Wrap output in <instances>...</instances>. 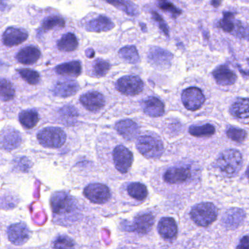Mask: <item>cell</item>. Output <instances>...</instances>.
I'll list each match as a JSON object with an SVG mask.
<instances>
[{
    "mask_svg": "<svg viewBox=\"0 0 249 249\" xmlns=\"http://www.w3.org/2000/svg\"><path fill=\"white\" fill-rule=\"evenodd\" d=\"M17 72L24 81L31 85H36L40 80L39 74L33 70L21 68V69L17 70Z\"/></svg>",
    "mask_w": 249,
    "mask_h": 249,
    "instance_id": "d590c367",
    "label": "cell"
},
{
    "mask_svg": "<svg viewBox=\"0 0 249 249\" xmlns=\"http://www.w3.org/2000/svg\"><path fill=\"white\" fill-rule=\"evenodd\" d=\"M189 132L192 136L210 137L215 134L216 129L213 125L205 124L199 126H192L189 127Z\"/></svg>",
    "mask_w": 249,
    "mask_h": 249,
    "instance_id": "4dcf8cb0",
    "label": "cell"
},
{
    "mask_svg": "<svg viewBox=\"0 0 249 249\" xmlns=\"http://www.w3.org/2000/svg\"><path fill=\"white\" fill-rule=\"evenodd\" d=\"M226 133H227V137L230 139L234 141V142H238V143L243 142L247 137V132L244 129L232 126L227 127Z\"/></svg>",
    "mask_w": 249,
    "mask_h": 249,
    "instance_id": "8d00e7d4",
    "label": "cell"
},
{
    "mask_svg": "<svg viewBox=\"0 0 249 249\" xmlns=\"http://www.w3.org/2000/svg\"><path fill=\"white\" fill-rule=\"evenodd\" d=\"M191 172L186 167H174L169 168L164 174V180L170 184L184 183L190 178Z\"/></svg>",
    "mask_w": 249,
    "mask_h": 249,
    "instance_id": "2e32d148",
    "label": "cell"
},
{
    "mask_svg": "<svg viewBox=\"0 0 249 249\" xmlns=\"http://www.w3.org/2000/svg\"><path fill=\"white\" fill-rule=\"evenodd\" d=\"M39 143L45 148H58L65 143L66 135L58 127H46L39 131L37 135Z\"/></svg>",
    "mask_w": 249,
    "mask_h": 249,
    "instance_id": "5b68a950",
    "label": "cell"
},
{
    "mask_svg": "<svg viewBox=\"0 0 249 249\" xmlns=\"http://www.w3.org/2000/svg\"><path fill=\"white\" fill-rule=\"evenodd\" d=\"M151 16H152L153 19H154V21L158 24L159 27H160V30L164 33V34L166 35V36L168 37V27H167L166 21H165L164 20H163V18H162L161 16H160V14H157V12L151 13Z\"/></svg>",
    "mask_w": 249,
    "mask_h": 249,
    "instance_id": "60d3db41",
    "label": "cell"
},
{
    "mask_svg": "<svg viewBox=\"0 0 249 249\" xmlns=\"http://www.w3.org/2000/svg\"><path fill=\"white\" fill-rule=\"evenodd\" d=\"M56 73L64 76L77 77L81 73L82 67L77 61L61 64L55 68Z\"/></svg>",
    "mask_w": 249,
    "mask_h": 249,
    "instance_id": "603a6c76",
    "label": "cell"
},
{
    "mask_svg": "<svg viewBox=\"0 0 249 249\" xmlns=\"http://www.w3.org/2000/svg\"><path fill=\"white\" fill-rule=\"evenodd\" d=\"M216 82L221 87L233 85L237 81V75L227 65H219L212 72Z\"/></svg>",
    "mask_w": 249,
    "mask_h": 249,
    "instance_id": "4fadbf2b",
    "label": "cell"
},
{
    "mask_svg": "<svg viewBox=\"0 0 249 249\" xmlns=\"http://www.w3.org/2000/svg\"><path fill=\"white\" fill-rule=\"evenodd\" d=\"M29 37V34L23 29L10 27L2 36V42L6 46L13 47L23 43Z\"/></svg>",
    "mask_w": 249,
    "mask_h": 249,
    "instance_id": "9a60e30c",
    "label": "cell"
},
{
    "mask_svg": "<svg viewBox=\"0 0 249 249\" xmlns=\"http://www.w3.org/2000/svg\"><path fill=\"white\" fill-rule=\"evenodd\" d=\"M50 206L54 222L66 224L75 219L77 215V202L72 196L65 192H55L50 198Z\"/></svg>",
    "mask_w": 249,
    "mask_h": 249,
    "instance_id": "6da1fadb",
    "label": "cell"
},
{
    "mask_svg": "<svg viewBox=\"0 0 249 249\" xmlns=\"http://www.w3.org/2000/svg\"><path fill=\"white\" fill-rule=\"evenodd\" d=\"M221 3V2H212V4L213 5H214V7H217L216 6V4H220Z\"/></svg>",
    "mask_w": 249,
    "mask_h": 249,
    "instance_id": "f6af8a7d",
    "label": "cell"
},
{
    "mask_svg": "<svg viewBox=\"0 0 249 249\" xmlns=\"http://www.w3.org/2000/svg\"><path fill=\"white\" fill-rule=\"evenodd\" d=\"M157 229L161 237L166 240H172L177 235V224L176 221L170 217L162 218L159 222Z\"/></svg>",
    "mask_w": 249,
    "mask_h": 249,
    "instance_id": "44dd1931",
    "label": "cell"
},
{
    "mask_svg": "<svg viewBox=\"0 0 249 249\" xmlns=\"http://www.w3.org/2000/svg\"><path fill=\"white\" fill-rule=\"evenodd\" d=\"M113 160L118 171L125 173L132 166L133 157L130 150L123 145H118L114 149Z\"/></svg>",
    "mask_w": 249,
    "mask_h": 249,
    "instance_id": "30bf717a",
    "label": "cell"
},
{
    "mask_svg": "<svg viewBox=\"0 0 249 249\" xmlns=\"http://www.w3.org/2000/svg\"><path fill=\"white\" fill-rule=\"evenodd\" d=\"M40 56V51L36 46H29L17 52L16 59L23 65H33L39 60Z\"/></svg>",
    "mask_w": 249,
    "mask_h": 249,
    "instance_id": "ffe728a7",
    "label": "cell"
},
{
    "mask_svg": "<svg viewBox=\"0 0 249 249\" xmlns=\"http://www.w3.org/2000/svg\"><path fill=\"white\" fill-rule=\"evenodd\" d=\"M6 237L14 246H21L31 238L32 231L26 223H14L7 227Z\"/></svg>",
    "mask_w": 249,
    "mask_h": 249,
    "instance_id": "8992f818",
    "label": "cell"
},
{
    "mask_svg": "<svg viewBox=\"0 0 249 249\" xmlns=\"http://www.w3.org/2000/svg\"><path fill=\"white\" fill-rule=\"evenodd\" d=\"M237 249H249V235L242 237Z\"/></svg>",
    "mask_w": 249,
    "mask_h": 249,
    "instance_id": "b9f144b4",
    "label": "cell"
},
{
    "mask_svg": "<svg viewBox=\"0 0 249 249\" xmlns=\"http://www.w3.org/2000/svg\"><path fill=\"white\" fill-rule=\"evenodd\" d=\"M118 133L128 141H133L139 133V127L136 123L130 119L119 121L115 125Z\"/></svg>",
    "mask_w": 249,
    "mask_h": 249,
    "instance_id": "e0dca14e",
    "label": "cell"
},
{
    "mask_svg": "<svg viewBox=\"0 0 249 249\" xmlns=\"http://www.w3.org/2000/svg\"><path fill=\"white\" fill-rule=\"evenodd\" d=\"M22 137L18 131L13 127L4 128L0 134V145L7 151L16 149L21 144Z\"/></svg>",
    "mask_w": 249,
    "mask_h": 249,
    "instance_id": "8fae6325",
    "label": "cell"
},
{
    "mask_svg": "<svg viewBox=\"0 0 249 249\" xmlns=\"http://www.w3.org/2000/svg\"><path fill=\"white\" fill-rule=\"evenodd\" d=\"M5 249H34L32 248H16L14 246H7Z\"/></svg>",
    "mask_w": 249,
    "mask_h": 249,
    "instance_id": "7bdbcfd3",
    "label": "cell"
},
{
    "mask_svg": "<svg viewBox=\"0 0 249 249\" xmlns=\"http://www.w3.org/2000/svg\"><path fill=\"white\" fill-rule=\"evenodd\" d=\"M230 113L239 119H249V99L240 98L236 100L230 107Z\"/></svg>",
    "mask_w": 249,
    "mask_h": 249,
    "instance_id": "d4e9b609",
    "label": "cell"
},
{
    "mask_svg": "<svg viewBox=\"0 0 249 249\" xmlns=\"http://www.w3.org/2000/svg\"><path fill=\"white\" fill-rule=\"evenodd\" d=\"M154 222V217L151 214L145 213L139 215L134 220V230L137 232L145 234L150 231Z\"/></svg>",
    "mask_w": 249,
    "mask_h": 249,
    "instance_id": "cb8c5ba5",
    "label": "cell"
},
{
    "mask_svg": "<svg viewBox=\"0 0 249 249\" xmlns=\"http://www.w3.org/2000/svg\"><path fill=\"white\" fill-rule=\"evenodd\" d=\"M79 90V85L76 81L71 80L58 81L52 88L54 95L58 97H68L74 95Z\"/></svg>",
    "mask_w": 249,
    "mask_h": 249,
    "instance_id": "d6986e66",
    "label": "cell"
},
{
    "mask_svg": "<svg viewBox=\"0 0 249 249\" xmlns=\"http://www.w3.org/2000/svg\"><path fill=\"white\" fill-rule=\"evenodd\" d=\"M119 56L128 63L137 64L139 62V56L135 46H125L119 50Z\"/></svg>",
    "mask_w": 249,
    "mask_h": 249,
    "instance_id": "d6a6232c",
    "label": "cell"
},
{
    "mask_svg": "<svg viewBox=\"0 0 249 249\" xmlns=\"http://www.w3.org/2000/svg\"><path fill=\"white\" fill-rule=\"evenodd\" d=\"M52 249H74V242L65 234L56 236L51 243Z\"/></svg>",
    "mask_w": 249,
    "mask_h": 249,
    "instance_id": "1f68e13d",
    "label": "cell"
},
{
    "mask_svg": "<svg viewBox=\"0 0 249 249\" xmlns=\"http://www.w3.org/2000/svg\"><path fill=\"white\" fill-rule=\"evenodd\" d=\"M78 40L72 33L64 35L57 43L58 49L61 52H71L78 47Z\"/></svg>",
    "mask_w": 249,
    "mask_h": 249,
    "instance_id": "4316f807",
    "label": "cell"
},
{
    "mask_svg": "<svg viewBox=\"0 0 249 249\" xmlns=\"http://www.w3.org/2000/svg\"><path fill=\"white\" fill-rule=\"evenodd\" d=\"M141 108L144 113L151 117H160L164 114V105L157 97H150L145 99L141 103Z\"/></svg>",
    "mask_w": 249,
    "mask_h": 249,
    "instance_id": "ac0fdd59",
    "label": "cell"
},
{
    "mask_svg": "<svg viewBox=\"0 0 249 249\" xmlns=\"http://www.w3.org/2000/svg\"><path fill=\"white\" fill-rule=\"evenodd\" d=\"M19 122L26 129H31L34 127L39 122V115L33 109L23 110L18 116Z\"/></svg>",
    "mask_w": 249,
    "mask_h": 249,
    "instance_id": "484cf974",
    "label": "cell"
},
{
    "mask_svg": "<svg viewBox=\"0 0 249 249\" xmlns=\"http://www.w3.org/2000/svg\"><path fill=\"white\" fill-rule=\"evenodd\" d=\"M218 210L216 207L210 202H203L195 205L191 211V218L195 224L206 227L216 219Z\"/></svg>",
    "mask_w": 249,
    "mask_h": 249,
    "instance_id": "3957f363",
    "label": "cell"
},
{
    "mask_svg": "<svg viewBox=\"0 0 249 249\" xmlns=\"http://www.w3.org/2000/svg\"><path fill=\"white\" fill-rule=\"evenodd\" d=\"M182 100L183 106L187 110L195 111L202 107L205 103L203 93L197 87H190L183 90L182 94Z\"/></svg>",
    "mask_w": 249,
    "mask_h": 249,
    "instance_id": "ba28073f",
    "label": "cell"
},
{
    "mask_svg": "<svg viewBox=\"0 0 249 249\" xmlns=\"http://www.w3.org/2000/svg\"><path fill=\"white\" fill-rule=\"evenodd\" d=\"M243 164L241 154L235 149L223 151L217 159L216 165L227 177H234L240 171Z\"/></svg>",
    "mask_w": 249,
    "mask_h": 249,
    "instance_id": "7a4b0ae2",
    "label": "cell"
},
{
    "mask_svg": "<svg viewBox=\"0 0 249 249\" xmlns=\"http://www.w3.org/2000/svg\"><path fill=\"white\" fill-rule=\"evenodd\" d=\"M128 193L131 197L138 201H143L147 198L148 191L145 185L141 183H131L128 186Z\"/></svg>",
    "mask_w": 249,
    "mask_h": 249,
    "instance_id": "f1b7e54d",
    "label": "cell"
},
{
    "mask_svg": "<svg viewBox=\"0 0 249 249\" xmlns=\"http://www.w3.org/2000/svg\"><path fill=\"white\" fill-rule=\"evenodd\" d=\"M136 148L144 157L148 159L161 157L164 150L162 141L151 135L139 137L137 141Z\"/></svg>",
    "mask_w": 249,
    "mask_h": 249,
    "instance_id": "277c9868",
    "label": "cell"
},
{
    "mask_svg": "<svg viewBox=\"0 0 249 249\" xmlns=\"http://www.w3.org/2000/svg\"><path fill=\"white\" fill-rule=\"evenodd\" d=\"M114 27H115V24L108 17L100 16L90 20L86 25L85 29L87 31L100 33V32L109 31Z\"/></svg>",
    "mask_w": 249,
    "mask_h": 249,
    "instance_id": "7402d4cb",
    "label": "cell"
},
{
    "mask_svg": "<svg viewBox=\"0 0 249 249\" xmlns=\"http://www.w3.org/2000/svg\"><path fill=\"white\" fill-rule=\"evenodd\" d=\"M84 195L89 200L96 204L105 203L111 196L109 188L101 183H92L86 186Z\"/></svg>",
    "mask_w": 249,
    "mask_h": 249,
    "instance_id": "9c48e42d",
    "label": "cell"
},
{
    "mask_svg": "<svg viewBox=\"0 0 249 249\" xmlns=\"http://www.w3.org/2000/svg\"><path fill=\"white\" fill-rule=\"evenodd\" d=\"M59 116L64 124L70 126L77 122L78 113L73 106H64L59 110Z\"/></svg>",
    "mask_w": 249,
    "mask_h": 249,
    "instance_id": "83f0119b",
    "label": "cell"
},
{
    "mask_svg": "<svg viewBox=\"0 0 249 249\" xmlns=\"http://www.w3.org/2000/svg\"><path fill=\"white\" fill-rule=\"evenodd\" d=\"M148 58L151 65L159 69H165L168 68L171 64L173 55L161 48L154 47L150 49Z\"/></svg>",
    "mask_w": 249,
    "mask_h": 249,
    "instance_id": "7c38bea8",
    "label": "cell"
},
{
    "mask_svg": "<svg viewBox=\"0 0 249 249\" xmlns=\"http://www.w3.org/2000/svg\"><path fill=\"white\" fill-rule=\"evenodd\" d=\"M15 94L16 91L13 84L4 78H0V100L10 101L14 98Z\"/></svg>",
    "mask_w": 249,
    "mask_h": 249,
    "instance_id": "f546056e",
    "label": "cell"
},
{
    "mask_svg": "<svg viewBox=\"0 0 249 249\" xmlns=\"http://www.w3.org/2000/svg\"><path fill=\"white\" fill-rule=\"evenodd\" d=\"M116 88L118 91L125 95H137L142 91L144 83L139 77L127 75L116 81Z\"/></svg>",
    "mask_w": 249,
    "mask_h": 249,
    "instance_id": "52a82bcc",
    "label": "cell"
},
{
    "mask_svg": "<svg viewBox=\"0 0 249 249\" xmlns=\"http://www.w3.org/2000/svg\"><path fill=\"white\" fill-rule=\"evenodd\" d=\"M80 102L87 110L92 112L99 111L105 105L104 97L98 91H89L83 94Z\"/></svg>",
    "mask_w": 249,
    "mask_h": 249,
    "instance_id": "5bb4252c",
    "label": "cell"
},
{
    "mask_svg": "<svg viewBox=\"0 0 249 249\" xmlns=\"http://www.w3.org/2000/svg\"><path fill=\"white\" fill-rule=\"evenodd\" d=\"M248 63H249V60H248ZM247 75H249V72H248Z\"/></svg>",
    "mask_w": 249,
    "mask_h": 249,
    "instance_id": "bcb514c9",
    "label": "cell"
},
{
    "mask_svg": "<svg viewBox=\"0 0 249 249\" xmlns=\"http://www.w3.org/2000/svg\"><path fill=\"white\" fill-rule=\"evenodd\" d=\"M108 3L113 5L114 6L132 17H135L138 14V10L132 2H127V1H113V2H108Z\"/></svg>",
    "mask_w": 249,
    "mask_h": 249,
    "instance_id": "f35d334b",
    "label": "cell"
},
{
    "mask_svg": "<svg viewBox=\"0 0 249 249\" xmlns=\"http://www.w3.org/2000/svg\"><path fill=\"white\" fill-rule=\"evenodd\" d=\"M237 21L234 20V14L232 13L227 12L224 14L222 19L220 20L219 27L222 29L224 32L228 33H234L235 30Z\"/></svg>",
    "mask_w": 249,
    "mask_h": 249,
    "instance_id": "e575fe53",
    "label": "cell"
},
{
    "mask_svg": "<svg viewBox=\"0 0 249 249\" xmlns=\"http://www.w3.org/2000/svg\"><path fill=\"white\" fill-rule=\"evenodd\" d=\"M65 27L64 18L58 16H50L47 17L42 22V28L45 31L51 30L54 28H63Z\"/></svg>",
    "mask_w": 249,
    "mask_h": 249,
    "instance_id": "836d02e7",
    "label": "cell"
},
{
    "mask_svg": "<svg viewBox=\"0 0 249 249\" xmlns=\"http://www.w3.org/2000/svg\"><path fill=\"white\" fill-rule=\"evenodd\" d=\"M246 176H247V177L249 178V166H248L247 170H246Z\"/></svg>",
    "mask_w": 249,
    "mask_h": 249,
    "instance_id": "ee69618b",
    "label": "cell"
},
{
    "mask_svg": "<svg viewBox=\"0 0 249 249\" xmlns=\"http://www.w3.org/2000/svg\"><path fill=\"white\" fill-rule=\"evenodd\" d=\"M110 64L101 59H96L93 64V73L96 77H104L110 69Z\"/></svg>",
    "mask_w": 249,
    "mask_h": 249,
    "instance_id": "74e56055",
    "label": "cell"
},
{
    "mask_svg": "<svg viewBox=\"0 0 249 249\" xmlns=\"http://www.w3.org/2000/svg\"><path fill=\"white\" fill-rule=\"evenodd\" d=\"M158 7L163 11L170 13L174 18L182 14V11L180 9L176 8L171 2H167V1H161V2H159Z\"/></svg>",
    "mask_w": 249,
    "mask_h": 249,
    "instance_id": "ab89813d",
    "label": "cell"
}]
</instances>
